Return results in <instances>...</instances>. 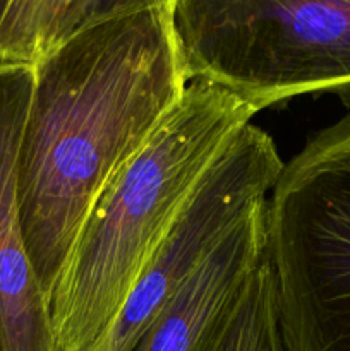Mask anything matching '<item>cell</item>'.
<instances>
[{
    "mask_svg": "<svg viewBox=\"0 0 350 351\" xmlns=\"http://www.w3.org/2000/svg\"><path fill=\"white\" fill-rule=\"evenodd\" d=\"M220 351H283L277 319V295L268 257L250 278Z\"/></svg>",
    "mask_w": 350,
    "mask_h": 351,
    "instance_id": "cell-9",
    "label": "cell"
},
{
    "mask_svg": "<svg viewBox=\"0 0 350 351\" xmlns=\"http://www.w3.org/2000/svg\"><path fill=\"white\" fill-rule=\"evenodd\" d=\"M172 23L191 81L257 112L314 93L350 105V0H174Z\"/></svg>",
    "mask_w": 350,
    "mask_h": 351,
    "instance_id": "cell-3",
    "label": "cell"
},
{
    "mask_svg": "<svg viewBox=\"0 0 350 351\" xmlns=\"http://www.w3.org/2000/svg\"><path fill=\"white\" fill-rule=\"evenodd\" d=\"M266 230L283 351H350V115L283 163Z\"/></svg>",
    "mask_w": 350,
    "mask_h": 351,
    "instance_id": "cell-4",
    "label": "cell"
},
{
    "mask_svg": "<svg viewBox=\"0 0 350 351\" xmlns=\"http://www.w3.org/2000/svg\"><path fill=\"white\" fill-rule=\"evenodd\" d=\"M10 3H12V0H0V19H2V17H3L5 10L9 9Z\"/></svg>",
    "mask_w": 350,
    "mask_h": 351,
    "instance_id": "cell-11",
    "label": "cell"
},
{
    "mask_svg": "<svg viewBox=\"0 0 350 351\" xmlns=\"http://www.w3.org/2000/svg\"><path fill=\"white\" fill-rule=\"evenodd\" d=\"M71 0H12L0 19V60L36 64L57 47Z\"/></svg>",
    "mask_w": 350,
    "mask_h": 351,
    "instance_id": "cell-8",
    "label": "cell"
},
{
    "mask_svg": "<svg viewBox=\"0 0 350 351\" xmlns=\"http://www.w3.org/2000/svg\"><path fill=\"white\" fill-rule=\"evenodd\" d=\"M266 202L211 254L130 351H220L266 256Z\"/></svg>",
    "mask_w": 350,
    "mask_h": 351,
    "instance_id": "cell-7",
    "label": "cell"
},
{
    "mask_svg": "<svg viewBox=\"0 0 350 351\" xmlns=\"http://www.w3.org/2000/svg\"><path fill=\"white\" fill-rule=\"evenodd\" d=\"M256 113L220 86L191 81L93 206L47 300L55 351L103 348L182 206Z\"/></svg>",
    "mask_w": 350,
    "mask_h": 351,
    "instance_id": "cell-2",
    "label": "cell"
},
{
    "mask_svg": "<svg viewBox=\"0 0 350 351\" xmlns=\"http://www.w3.org/2000/svg\"><path fill=\"white\" fill-rule=\"evenodd\" d=\"M283 168L275 141L247 123L189 195L100 351H130L211 254L266 202Z\"/></svg>",
    "mask_w": 350,
    "mask_h": 351,
    "instance_id": "cell-5",
    "label": "cell"
},
{
    "mask_svg": "<svg viewBox=\"0 0 350 351\" xmlns=\"http://www.w3.org/2000/svg\"><path fill=\"white\" fill-rule=\"evenodd\" d=\"M189 84L172 3L81 27L34 64L16 175L24 247L45 304L93 206Z\"/></svg>",
    "mask_w": 350,
    "mask_h": 351,
    "instance_id": "cell-1",
    "label": "cell"
},
{
    "mask_svg": "<svg viewBox=\"0 0 350 351\" xmlns=\"http://www.w3.org/2000/svg\"><path fill=\"white\" fill-rule=\"evenodd\" d=\"M33 84V64L0 60V351H55L17 202V153Z\"/></svg>",
    "mask_w": 350,
    "mask_h": 351,
    "instance_id": "cell-6",
    "label": "cell"
},
{
    "mask_svg": "<svg viewBox=\"0 0 350 351\" xmlns=\"http://www.w3.org/2000/svg\"><path fill=\"white\" fill-rule=\"evenodd\" d=\"M172 2L174 0H71L60 27L58 43L74 31L89 26L93 23H98V21Z\"/></svg>",
    "mask_w": 350,
    "mask_h": 351,
    "instance_id": "cell-10",
    "label": "cell"
}]
</instances>
